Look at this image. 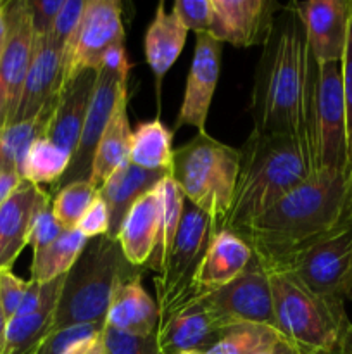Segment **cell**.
Segmentation results:
<instances>
[{
	"label": "cell",
	"instance_id": "1",
	"mask_svg": "<svg viewBox=\"0 0 352 354\" xmlns=\"http://www.w3.org/2000/svg\"><path fill=\"white\" fill-rule=\"evenodd\" d=\"M352 225V169L317 171L238 232L268 273L286 272L297 258Z\"/></svg>",
	"mask_w": 352,
	"mask_h": 354
},
{
	"label": "cell",
	"instance_id": "2",
	"mask_svg": "<svg viewBox=\"0 0 352 354\" xmlns=\"http://www.w3.org/2000/svg\"><path fill=\"white\" fill-rule=\"evenodd\" d=\"M316 68L299 14L292 3L283 6L255 68L248 106L252 130L299 138L307 151V118Z\"/></svg>",
	"mask_w": 352,
	"mask_h": 354
},
{
	"label": "cell",
	"instance_id": "3",
	"mask_svg": "<svg viewBox=\"0 0 352 354\" xmlns=\"http://www.w3.org/2000/svg\"><path fill=\"white\" fill-rule=\"evenodd\" d=\"M309 176V156L299 138L252 130L240 147V169L224 228L238 234Z\"/></svg>",
	"mask_w": 352,
	"mask_h": 354
},
{
	"label": "cell",
	"instance_id": "4",
	"mask_svg": "<svg viewBox=\"0 0 352 354\" xmlns=\"http://www.w3.org/2000/svg\"><path fill=\"white\" fill-rule=\"evenodd\" d=\"M268 275L278 334L302 354H340L352 325L344 299L317 296L290 272Z\"/></svg>",
	"mask_w": 352,
	"mask_h": 354
},
{
	"label": "cell",
	"instance_id": "5",
	"mask_svg": "<svg viewBox=\"0 0 352 354\" xmlns=\"http://www.w3.org/2000/svg\"><path fill=\"white\" fill-rule=\"evenodd\" d=\"M240 169V149L219 142L207 131L175 149L171 178L193 207L209 216L214 234L230 214Z\"/></svg>",
	"mask_w": 352,
	"mask_h": 354
},
{
	"label": "cell",
	"instance_id": "6",
	"mask_svg": "<svg viewBox=\"0 0 352 354\" xmlns=\"http://www.w3.org/2000/svg\"><path fill=\"white\" fill-rule=\"evenodd\" d=\"M137 270L126 261L117 239L110 235L90 239L66 275L50 332L75 325L106 324L114 287Z\"/></svg>",
	"mask_w": 352,
	"mask_h": 354
},
{
	"label": "cell",
	"instance_id": "7",
	"mask_svg": "<svg viewBox=\"0 0 352 354\" xmlns=\"http://www.w3.org/2000/svg\"><path fill=\"white\" fill-rule=\"evenodd\" d=\"M307 152L311 175L349 168L340 62H317L307 118Z\"/></svg>",
	"mask_w": 352,
	"mask_h": 354
},
{
	"label": "cell",
	"instance_id": "8",
	"mask_svg": "<svg viewBox=\"0 0 352 354\" xmlns=\"http://www.w3.org/2000/svg\"><path fill=\"white\" fill-rule=\"evenodd\" d=\"M214 230L209 216L197 207H185L175 245L161 272L154 277L159 322L193 303V279Z\"/></svg>",
	"mask_w": 352,
	"mask_h": 354
},
{
	"label": "cell",
	"instance_id": "9",
	"mask_svg": "<svg viewBox=\"0 0 352 354\" xmlns=\"http://www.w3.org/2000/svg\"><path fill=\"white\" fill-rule=\"evenodd\" d=\"M124 45L123 6L117 0H86L85 14L62 50L61 88L85 69L99 71L102 57Z\"/></svg>",
	"mask_w": 352,
	"mask_h": 354
},
{
	"label": "cell",
	"instance_id": "10",
	"mask_svg": "<svg viewBox=\"0 0 352 354\" xmlns=\"http://www.w3.org/2000/svg\"><path fill=\"white\" fill-rule=\"evenodd\" d=\"M199 301L221 330L235 325H266L275 328L269 275L255 259L233 282Z\"/></svg>",
	"mask_w": 352,
	"mask_h": 354
},
{
	"label": "cell",
	"instance_id": "11",
	"mask_svg": "<svg viewBox=\"0 0 352 354\" xmlns=\"http://www.w3.org/2000/svg\"><path fill=\"white\" fill-rule=\"evenodd\" d=\"M286 272L317 296L352 297V225L304 252Z\"/></svg>",
	"mask_w": 352,
	"mask_h": 354
},
{
	"label": "cell",
	"instance_id": "12",
	"mask_svg": "<svg viewBox=\"0 0 352 354\" xmlns=\"http://www.w3.org/2000/svg\"><path fill=\"white\" fill-rule=\"evenodd\" d=\"M124 93H128V76L106 68H100L97 71V82L93 86L92 97H90L88 111H86L78 145L72 154L69 169L62 176L61 182L54 187V192H57L68 183L88 180L97 144H99L109 121L113 120L117 102Z\"/></svg>",
	"mask_w": 352,
	"mask_h": 354
},
{
	"label": "cell",
	"instance_id": "13",
	"mask_svg": "<svg viewBox=\"0 0 352 354\" xmlns=\"http://www.w3.org/2000/svg\"><path fill=\"white\" fill-rule=\"evenodd\" d=\"M282 9L276 0H211L207 33L238 48L264 47Z\"/></svg>",
	"mask_w": 352,
	"mask_h": 354
},
{
	"label": "cell",
	"instance_id": "14",
	"mask_svg": "<svg viewBox=\"0 0 352 354\" xmlns=\"http://www.w3.org/2000/svg\"><path fill=\"white\" fill-rule=\"evenodd\" d=\"M35 45V28L28 0H14L7 7V37L0 54V88L6 97L9 127L19 106L21 92L30 68Z\"/></svg>",
	"mask_w": 352,
	"mask_h": 354
},
{
	"label": "cell",
	"instance_id": "15",
	"mask_svg": "<svg viewBox=\"0 0 352 354\" xmlns=\"http://www.w3.org/2000/svg\"><path fill=\"white\" fill-rule=\"evenodd\" d=\"M221 54L223 41L216 40L207 31L195 35V50L186 76L182 107L176 118V130L193 127L199 131H206L211 102L221 75Z\"/></svg>",
	"mask_w": 352,
	"mask_h": 354
},
{
	"label": "cell",
	"instance_id": "16",
	"mask_svg": "<svg viewBox=\"0 0 352 354\" xmlns=\"http://www.w3.org/2000/svg\"><path fill=\"white\" fill-rule=\"evenodd\" d=\"M62 45L50 35H35L33 55L12 123L31 120L54 109L61 93ZM10 123V124H12Z\"/></svg>",
	"mask_w": 352,
	"mask_h": 354
},
{
	"label": "cell",
	"instance_id": "17",
	"mask_svg": "<svg viewBox=\"0 0 352 354\" xmlns=\"http://www.w3.org/2000/svg\"><path fill=\"white\" fill-rule=\"evenodd\" d=\"M306 30L307 45L317 62H342L347 45L352 0L292 2Z\"/></svg>",
	"mask_w": 352,
	"mask_h": 354
},
{
	"label": "cell",
	"instance_id": "18",
	"mask_svg": "<svg viewBox=\"0 0 352 354\" xmlns=\"http://www.w3.org/2000/svg\"><path fill=\"white\" fill-rule=\"evenodd\" d=\"M254 259L252 249L240 235L219 230L213 235L193 279L195 301L233 282Z\"/></svg>",
	"mask_w": 352,
	"mask_h": 354
},
{
	"label": "cell",
	"instance_id": "19",
	"mask_svg": "<svg viewBox=\"0 0 352 354\" xmlns=\"http://www.w3.org/2000/svg\"><path fill=\"white\" fill-rule=\"evenodd\" d=\"M221 334L223 330L217 327L209 311L197 299L159 322L155 342L161 354L207 353L221 337Z\"/></svg>",
	"mask_w": 352,
	"mask_h": 354
},
{
	"label": "cell",
	"instance_id": "20",
	"mask_svg": "<svg viewBox=\"0 0 352 354\" xmlns=\"http://www.w3.org/2000/svg\"><path fill=\"white\" fill-rule=\"evenodd\" d=\"M106 325L123 334L140 337L155 334L159 308L141 283L140 270L116 283L106 315Z\"/></svg>",
	"mask_w": 352,
	"mask_h": 354
},
{
	"label": "cell",
	"instance_id": "21",
	"mask_svg": "<svg viewBox=\"0 0 352 354\" xmlns=\"http://www.w3.org/2000/svg\"><path fill=\"white\" fill-rule=\"evenodd\" d=\"M161 199L157 185L138 197L128 209L116 239L124 258L135 268H147L159 237Z\"/></svg>",
	"mask_w": 352,
	"mask_h": 354
},
{
	"label": "cell",
	"instance_id": "22",
	"mask_svg": "<svg viewBox=\"0 0 352 354\" xmlns=\"http://www.w3.org/2000/svg\"><path fill=\"white\" fill-rule=\"evenodd\" d=\"M95 82V69H85L68 85L62 86L55 109L52 113L50 123L47 127L45 138L68 151L71 156L75 154L79 135H81Z\"/></svg>",
	"mask_w": 352,
	"mask_h": 354
},
{
	"label": "cell",
	"instance_id": "23",
	"mask_svg": "<svg viewBox=\"0 0 352 354\" xmlns=\"http://www.w3.org/2000/svg\"><path fill=\"white\" fill-rule=\"evenodd\" d=\"M43 190L33 183H19L9 199L0 206V272L12 268L28 245L31 223Z\"/></svg>",
	"mask_w": 352,
	"mask_h": 354
},
{
	"label": "cell",
	"instance_id": "24",
	"mask_svg": "<svg viewBox=\"0 0 352 354\" xmlns=\"http://www.w3.org/2000/svg\"><path fill=\"white\" fill-rule=\"evenodd\" d=\"M186 35L188 31L179 23L178 17L173 12H166V3L159 2L144 38L145 61L154 73L157 90L169 69L178 61L185 47Z\"/></svg>",
	"mask_w": 352,
	"mask_h": 354
},
{
	"label": "cell",
	"instance_id": "25",
	"mask_svg": "<svg viewBox=\"0 0 352 354\" xmlns=\"http://www.w3.org/2000/svg\"><path fill=\"white\" fill-rule=\"evenodd\" d=\"M131 137L133 131L128 120V93H124L117 102L113 120L109 121L97 144L88 176V182L93 187L100 190V187L116 173L117 168L130 161Z\"/></svg>",
	"mask_w": 352,
	"mask_h": 354
},
{
	"label": "cell",
	"instance_id": "26",
	"mask_svg": "<svg viewBox=\"0 0 352 354\" xmlns=\"http://www.w3.org/2000/svg\"><path fill=\"white\" fill-rule=\"evenodd\" d=\"M164 171H148V169H141L138 166L131 165L130 161H126L100 187V197L106 201L107 207H109L110 237L116 239L121 223H123L131 204L138 197L144 196L145 192L154 189L164 178Z\"/></svg>",
	"mask_w": 352,
	"mask_h": 354
},
{
	"label": "cell",
	"instance_id": "27",
	"mask_svg": "<svg viewBox=\"0 0 352 354\" xmlns=\"http://www.w3.org/2000/svg\"><path fill=\"white\" fill-rule=\"evenodd\" d=\"M173 130L159 118L141 121L133 131L130 162L148 171H171L173 166Z\"/></svg>",
	"mask_w": 352,
	"mask_h": 354
},
{
	"label": "cell",
	"instance_id": "28",
	"mask_svg": "<svg viewBox=\"0 0 352 354\" xmlns=\"http://www.w3.org/2000/svg\"><path fill=\"white\" fill-rule=\"evenodd\" d=\"M86 244H88V239L78 228L62 232L50 245L33 252L31 282L48 283L68 275Z\"/></svg>",
	"mask_w": 352,
	"mask_h": 354
},
{
	"label": "cell",
	"instance_id": "29",
	"mask_svg": "<svg viewBox=\"0 0 352 354\" xmlns=\"http://www.w3.org/2000/svg\"><path fill=\"white\" fill-rule=\"evenodd\" d=\"M159 199H161V216H159V237L155 251L148 261L147 268L154 270L155 273L161 272L175 245L176 235H178L179 225H182L183 213H185V196L176 185L175 180L169 173L157 183Z\"/></svg>",
	"mask_w": 352,
	"mask_h": 354
},
{
	"label": "cell",
	"instance_id": "30",
	"mask_svg": "<svg viewBox=\"0 0 352 354\" xmlns=\"http://www.w3.org/2000/svg\"><path fill=\"white\" fill-rule=\"evenodd\" d=\"M54 109L3 128L0 133V168L12 169L21 175L28 151L38 138L45 137Z\"/></svg>",
	"mask_w": 352,
	"mask_h": 354
},
{
	"label": "cell",
	"instance_id": "31",
	"mask_svg": "<svg viewBox=\"0 0 352 354\" xmlns=\"http://www.w3.org/2000/svg\"><path fill=\"white\" fill-rule=\"evenodd\" d=\"M71 159L72 156L68 151L41 137L28 151L21 178L37 187L45 183L55 187L69 169Z\"/></svg>",
	"mask_w": 352,
	"mask_h": 354
},
{
	"label": "cell",
	"instance_id": "32",
	"mask_svg": "<svg viewBox=\"0 0 352 354\" xmlns=\"http://www.w3.org/2000/svg\"><path fill=\"white\" fill-rule=\"evenodd\" d=\"M57 308L35 311L24 317H14L7 322L6 342L2 354H26L45 341L52 330V322Z\"/></svg>",
	"mask_w": 352,
	"mask_h": 354
},
{
	"label": "cell",
	"instance_id": "33",
	"mask_svg": "<svg viewBox=\"0 0 352 354\" xmlns=\"http://www.w3.org/2000/svg\"><path fill=\"white\" fill-rule=\"evenodd\" d=\"M282 339L278 330L266 325H235L223 330L206 354H261Z\"/></svg>",
	"mask_w": 352,
	"mask_h": 354
},
{
	"label": "cell",
	"instance_id": "34",
	"mask_svg": "<svg viewBox=\"0 0 352 354\" xmlns=\"http://www.w3.org/2000/svg\"><path fill=\"white\" fill-rule=\"evenodd\" d=\"M52 201V213L64 230H72L78 227L79 220L90 204L99 196V189L93 187L88 180L72 182L54 192Z\"/></svg>",
	"mask_w": 352,
	"mask_h": 354
},
{
	"label": "cell",
	"instance_id": "35",
	"mask_svg": "<svg viewBox=\"0 0 352 354\" xmlns=\"http://www.w3.org/2000/svg\"><path fill=\"white\" fill-rule=\"evenodd\" d=\"M64 232V228L59 225L52 213V201L47 192H43L40 203H38L37 213H35L33 223H31L30 237H28V245H31L33 252L41 251L43 248L50 245L59 235Z\"/></svg>",
	"mask_w": 352,
	"mask_h": 354
},
{
	"label": "cell",
	"instance_id": "36",
	"mask_svg": "<svg viewBox=\"0 0 352 354\" xmlns=\"http://www.w3.org/2000/svg\"><path fill=\"white\" fill-rule=\"evenodd\" d=\"M106 349L107 354H161L159 353L155 334L140 337L109 328L106 325Z\"/></svg>",
	"mask_w": 352,
	"mask_h": 354
},
{
	"label": "cell",
	"instance_id": "37",
	"mask_svg": "<svg viewBox=\"0 0 352 354\" xmlns=\"http://www.w3.org/2000/svg\"><path fill=\"white\" fill-rule=\"evenodd\" d=\"M173 14L186 31L206 33L211 24V0H176Z\"/></svg>",
	"mask_w": 352,
	"mask_h": 354
},
{
	"label": "cell",
	"instance_id": "38",
	"mask_svg": "<svg viewBox=\"0 0 352 354\" xmlns=\"http://www.w3.org/2000/svg\"><path fill=\"white\" fill-rule=\"evenodd\" d=\"M342 68V88H344V107H345V131H347V161L352 169V14L349 19L347 45H345L344 57L340 62Z\"/></svg>",
	"mask_w": 352,
	"mask_h": 354
},
{
	"label": "cell",
	"instance_id": "39",
	"mask_svg": "<svg viewBox=\"0 0 352 354\" xmlns=\"http://www.w3.org/2000/svg\"><path fill=\"white\" fill-rule=\"evenodd\" d=\"M85 7L86 0H66L62 9L59 10L54 24H52L50 35L62 45V50H64V45L68 44L71 35L78 28L83 14H85Z\"/></svg>",
	"mask_w": 352,
	"mask_h": 354
},
{
	"label": "cell",
	"instance_id": "40",
	"mask_svg": "<svg viewBox=\"0 0 352 354\" xmlns=\"http://www.w3.org/2000/svg\"><path fill=\"white\" fill-rule=\"evenodd\" d=\"M28 290V282L14 275L10 270L0 272V306L7 320L16 317L23 297Z\"/></svg>",
	"mask_w": 352,
	"mask_h": 354
},
{
	"label": "cell",
	"instance_id": "41",
	"mask_svg": "<svg viewBox=\"0 0 352 354\" xmlns=\"http://www.w3.org/2000/svg\"><path fill=\"white\" fill-rule=\"evenodd\" d=\"M79 232L85 235L86 239H97L102 237V235H109L110 232V214L109 207H107L106 201L100 197V194L97 196V199L90 204V207L86 209V213L83 214V218L78 223Z\"/></svg>",
	"mask_w": 352,
	"mask_h": 354
},
{
	"label": "cell",
	"instance_id": "42",
	"mask_svg": "<svg viewBox=\"0 0 352 354\" xmlns=\"http://www.w3.org/2000/svg\"><path fill=\"white\" fill-rule=\"evenodd\" d=\"M28 2L33 17L35 35H45L52 30V24L66 0H28Z\"/></svg>",
	"mask_w": 352,
	"mask_h": 354
},
{
	"label": "cell",
	"instance_id": "43",
	"mask_svg": "<svg viewBox=\"0 0 352 354\" xmlns=\"http://www.w3.org/2000/svg\"><path fill=\"white\" fill-rule=\"evenodd\" d=\"M62 354H107L106 349V327L90 337L76 341Z\"/></svg>",
	"mask_w": 352,
	"mask_h": 354
},
{
	"label": "cell",
	"instance_id": "44",
	"mask_svg": "<svg viewBox=\"0 0 352 354\" xmlns=\"http://www.w3.org/2000/svg\"><path fill=\"white\" fill-rule=\"evenodd\" d=\"M100 68L110 69V71L119 73L123 76L130 75L131 64L128 61L124 45H117V47H113L110 50H107V54L102 57V62H100Z\"/></svg>",
	"mask_w": 352,
	"mask_h": 354
},
{
	"label": "cell",
	"instance_id": "45",
	"mask_svg": "<svg viewBox=\"0 0 352 354\" xmlns=\"http://www.w3.org/2000/svg\"><path fill=\"white\" fill-rule=\"evenodd\" d=\"M23 182L21 175L12 169L0 168V206L6 203L10 197V194L19 187V183Z\"/></svg>",
	"mask_w": 352,
	"mask_h": 354
},
{
	"label": "cell",
	"instance_id": "46",
	"mask_svg": "<svg viewBox=\"0 0 352 354\" xmlns=\"http://www.w3.org/2000/svg\"><path fill=\"white\" fill-rule=\"evenodd\" d=\"M261 354H302V353H300L295 346H292L290 342H286L285 339L282 337L276 344H273L271 348L266 349V351Z\"/></svg>",
	"mask_w": 352,
	"mask_h": 354
},
{
	"label": "cell",
	"instance_id": "47",
	"mask_svg": "<svg viewBox=\"0 0 352 354\" xmlns=\"http://www.w3.org/2000/svg\"><path fill=\"white\" fill-rule=\"evenodd\" d=\"M7 7H9V0H0V54H2L7 37Z\"/></svg>",
	"mask_w": 352,
	"mask_h": 354
},
{
	"label": "cell",
	"instance_id": "48",
	"mask_svg": "<svg viewBox=\"0 0 352 354\" xmlns=\"http://www.w3.org/2000/svg\"><path fill=\"white\" fill-rule=\"evenodd\" d=\"M7 318L3 315L2 306H0V354L3 353V342H6V330H7Z\"/></svg>",
	"mask_w": 352,
	"mask_h": 354
},
{
	"label": "cell",
	"instance_id": "49",
	"mask_svg": "<svg viewBox=\"0 0 352 354\" xmlns=\"http://www.w3.org/2000/svg\"><path fill=\"white\" fill-rule=\"evenodd\" d=\"M7 123V107H6V97H3L2 88H0V133L6 128Z\"/></svg>",
	"mask_w": 352,
	"mask_h": 354
},
{
	"label": "cell",
	"instance_id": "50",
	"mask_svg": "<svg viewBox=\"0 0 352 354\" xmlns=\"http://www.w3.org/2000/svg\"><path fill=\"white\" fill-rule=\"evenodd\" d=\"M340 354H352V325L349 327L347 334H345L344 342H342Z\"/></svg>",
	"mask_w": 352,
	"mask_h": 354
},
{
	"label": "cell",
	"instance_id": "51",
	"mask_svg": "<svg viewBox=\"0 0 352 354\" xmlns=\"http://www.w3.org/2000/svg\"><path fill=\"white\" fill-rule=\"evenodd\" d=\"M41 342H43V341H41ZM41 342H40V344H41ZM40 344H38V346H40ZM38 346H35V348L31 349V351H28L26 354H37V349H38Z\"/></svg>",
	"mask_w": 352,
	"mask_h": 354
},
{
	"label": "cell",
	"instance_id": "52",
	"mask_svg": "<svg viewBox=\"0 0 352 354\" xmlns=\"http://www.w3.org/2000/svg\"><path fill=\"white\" fill-rule=\"evenodd\" d=\"M182 354H206V353H200V351H188V353H182Z\"/></svg>",
	"mask_w": 352,
	"mask_h": 354
},
{
	"label": "cell",
	"instance_id": "53",
	"mask_svg": "<svg viewBox=\"0 0 352 354\" xmlns=\"http://www.w3.org/2000/svg\"><path fill=\"white\" fill-rule=\"evenodd\" d=\"M351 299H352V297H351Z\"/></svg>",
	"mask_w": 352,
	"mask_h": 354
}]
</instances>
